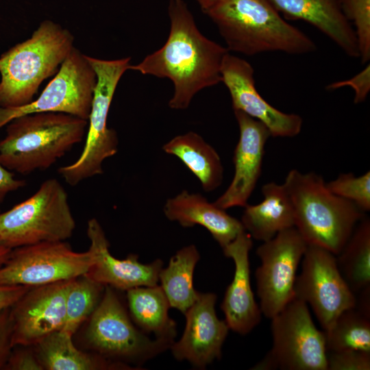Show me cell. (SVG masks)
I'll return each instance as SVG.
<instances>
[{
	"instance_id": "cell-1",
	"label": "cell",
	"mask_w": 370,
	"mask_h": 370,
	"mask_svg": "<svg viewBox=\"0 0 370 370\" xmlns=\"http://www.w3.org/2000/svg\"><path fill=\"white\" fill-rule=\"evenodd\" d=\"M168 14L170 32L164 45L130 69L169 78L174 88L169 106L184 110L200 90L221 82V66L230 51L199 31L184 0H169Z\"/></svg>"
},
{
	"instance_id": "cell-2",
	"label": "cell",
	"mask_w": 370,
	"mask_h": 370,
	"mask_svg": "<svg viewBox=\"0 0 370 370\" xmlns=\"http://www.w3.org/2000/svg\"><path fill=\"white\" fill-rule=\"evenodd\" d=\"M206 13L229 51L246 56L312 53L314 41L284 20L269 0H217Z\"/></svg>"
},
{
	"instance_id": "cell-3",
	"label": "cell",
	"mask_w": 370,
	"mask_h": 370,
	"mask_svg": "<svg viewBox=\"0 0 370 370\" xmlns=\"http://www.w3.org/2000/svg\"><path fill=\"white\" fill-rule=\"evenodd\" d=\"M0 140V162L10 171L27 175L46 170L80 143L88 120L43 112L22 115L7 125Z\"/></svg>"
},
{
	"instance_id": "cell-4",
	"label": "cell",
	"mask_w": 370,
	"mask_h": 370,
	"mask_svg": "<svg viewBox=\"0 0 370 370\" xmlns=\"http://www.w3.org/2000/svg\"><path fill=\"white\" fill-rule=\"evenodd\" d=\"M74 47L69 30L44 20L31 37L0 56V107L18 108L34 100L40 85L53 76Z\"/></svg>"
},
{
	"instance_id": "cell-5",
	"label": "cell",
	"mask_w": 370,
	"mask_h": 370,
	"mask_svg": "<svg viewBox=\"0 0 370 370\" xmlns=\"http://www.w3.org/2000/svg\"><path fill=\"white\" fill-rule=\"evenodd\" d=\"M283 185L293 206L295 227L306 243L338 255L365 212L331 193L323 178L314 172L292 169Z\"/></svg>"
},
{
	"instance_id": "cell-6",
	"label": "cell",
	"mask_w": 370,
	"mask_h": 370,
	"mask_svg": "<svg viewBox=\"0 0 370 370\" xmlns=\"http://www.w3.org/2000/svg\"><path fill=\"white\" fill-rule=\"evenodd\" d=\"M75 226L65 188L58 180L50 178L31 197L0 213V246L12 249L65 241Z\"/></svg>"
},
{
	"instance_id": "cell-7",
	"label": "cell",
	"mask_w": 370,
	"mask_h": 370,
	"mask_svg": "<svg viewBox=\"0 0 370 370\" xmlns=\"http://www.w3.org/2000/svg\"><path fill=\"white\" fill-rule=\"evenodd\" d=\"M97 76L84 147L77 160L61 166L58 173L71 186L103 173V161L117 153L116 131L107 125L110 107L123 73L130 68V57L103 60L87 56Z\"/></svg>"
},
{
	"instance_id": "cell-8",
	"label": "cell",
	"mask_w": 370,
	"mask_h": 370,
	"mask_svg": "<svg viewBox=\"0 0 370 370\" xmlns=\"http://www.w3.org/2000/svg\"><path fill=\"white\" fill-rule=\"evenodd\" d=\"M271 319L272 347L251 369L328 370L325 332L295 297Z\"/></svg>"
},
{
	"instance_id": "cell-9",
	"label": "cell",
	"mask_w": 370,
	"mask_h": 370,
	"mask_svg": "<svg viewBox=\"0 0 370 370\" xmlns=\"http://www.w3.org/2000/svg\"><path fill=\"white\" fill-rule=\"evenodd\" d=\"M86 338L98 354L110 360L140 365L170 349L172 343L137 328L114 288L106 286L89 317Z\"/></svg>"
},
{
	"instance_id": "cell-10",
	"label": "cell",
	"mask_w": 370,
	"mask_h": 370,
	"mask_svg": "<svg viewBox=\"0 0 370 370\" xmlns=\"http://www.w3.org/2000/svg\"><path fill=\"white\" fill-rule=\"evenodd\" d=\"M91 252L73 251L64 241L45 242L12 249L0 267V286L35 287L85 275Z\"/></svg>"
},
{
	"instance_id": "cell-11",
	"label": "cell",
	"mask_w": 370,
	"mask_h": 370,
	"mask_svg": "<svg viewBox=\"0 0 370 370\" xmlns=\"http://www.w3.org/2000/svg\"><path fill=\"white\" fill-rule=\"evenodd\" d=\"M96 83L87 56L74 47L38 97L21 107H0V128L16 117L36 112H61L88 120Z\"/></svg>"
},
{
	"instance_id": "cell-12",
	"label": "cell",
	"mask_w": 370,
	"mask_h": 370,
	"mask_svg": "<svg viewBox=\"0 0 370 370\" xmlns=\"http://www.w3.org/2000/svg\"><path fill=\"white\" fill-rule=\"evenodd\" d=\"M297 275L295 297L312 308L324 331L343 311L356 306V297L340 272L336 255L314 245H308Z\"/></svg>"
},
{
	"instance_id": "cell-13",
	"label": "cell",
	"mask_w": 370,
	"mask_h": 370,
	"mask_svg": "<svg viewBox=\"0 0 370 370\" xmlns=\"http://www.w3.org/2000/svg\"><path fill=\"white\" fill-rule=\"evenodd\" d=\"M308 244L290 227L263 242L256 249L261 264L255 276L262 314L271 319L295 298L297 271Z\"/></svg>"
},
{
	"instance_id": "cell-14",
	"label": "cell",
	"mask_w": 370,
	"mask_h": 370,
	"mask_svg": "<svg viewBox=\"0 0 370 370\" xmlns=\"http://www.w3.org/2000/svg\"><path fill=\"white\" fill-rule=\"evenodd\" d=\"M70 280L31 287L11 306L12 347L35 346L63 328Z\"/></svg>"
},
{
	"instance_id": "cell-15",
	"label": "cell",
	"mask_w": 370,
	"mask_h": 370,
	"mask_svg": "<svg viewBox=\"0 0 370 370\" xmlns=\"http://www.w3.org/2000/svg\"><path fill=\"white\" fill-rule=\"evenodd\" d=\"M221 73L234 110L241 111L262 123L271 136L294 137L300 133L302 118L276 109L260 95L255 86L254 69L247 60L229 52L223 61Z\"/></svg>"
},
{
	"instance_id": "cell-16",
	"label": "cell",
	"mask_w": 370,
	"mask_h": 370,
	"mask_svg": "<svg viewBox=\"0 0 370 370\" xmlns=\"http://www.w3.org/2000/svg\"><path fill=\"white\" fill-rule=\"evenodd\" d=\"M216 301L213 293H198L195 301L184 313L186 325L181 338L169 349L176 360H186L203 369L221 358L230 328L225 320L217 317Z\"/></svg>"
},
{
	"instance_id": "cell-17",
	"label": "cell",
	"mask_w": 370,
	"mask_h": 370,
	"mask_svg": "<svg viewBox=\"0 0 370 370\" xmlns=\"http://www.w3.org/2000/svg\"><path fill=\"white\" fill-rule=\"evenodd\" d=\"M239 127V139L233 156L234 173L225 191L214 204L227 210L245 207L261 174L264 147L271 134L260 121L234 110Z\"/></svg>"
},
{
	"instance_id": "cell-18",
	"label": "cell",
	"mask_w": 370,
	"mask_h": 370,
	"mask_svg": "<svg viewBox=\"0 0 370 370\" xmlns=\"http://www.w3.org/2000/svg\"><path fill=\"white\" fill-rule=\"evenodd\" d=\"M87 236L92 261L84 275L103 286L125 291L138 286L158 284L159 273L163 267L160 259L145 264L140 262L135 254L123 260L114 257L110 252L105 232L95 218L88 221Z\"/></svg>"
},
{
	"instance_id": "cell-19",
	"label": "cell",
	"mask_w": 370,
	"mask_h": 370,
	"mask_svg": "<svg viewBox=\"0 0 370 370\" xmlns=\"http://www.w3.org/2000/svg\"><path fill=\"white\" fill-rule=\"evenodd\" d=\"M252 238L245 231L223 248L224 255L233 260L235 269L221 306L230 330L241 334L249 333L261 320L262 312L251 286L249 254Z\"/></svg>"
},
{
	"instance_id": "cell-20",
	"label": "cell",
	"mask_w": 370,
	"mask_h": 370,
	"mask_svg": "<svg viewBox=\"0 0 370 370\" xmlns=\"http://www.w3.org/2000/svg\"><path fill=\"white\" fill-rule=\"evenodd\" d=\"M288 20L304 21L332 40L345 54L360 57L352 23L343 13L340 0H269Z\"/></svg>"
},
{
	"instance_id": "cell-21",
	"label": "cell",
	"mask_w": 370,
	"mask_h": 370,
	"mask_svg": "<svg viewBox=\"0 0 370 370\" xmlns=\"http://www.w3.org/2000/svg\"><path fill=\"white\" fill-rule=\"evenodd\" d=\"M168 219L185 227L199 225L211 234L223 249L245 230L241 221L199 193L182 190L169 198L164 206Z\"/></svg>"
},
{
	"instance_id": "cell-22",
	"label": "cell",
	"mask_w": 370,
	"mask_h": 370,
	"mask_svg": "<svg viewBox=\"0 0 370 370\" xmlns=\"http://www.w3.org/2000/svg\"><path fill=\"white\" fill-rule=\"evenodd\" d=\"M261 190L263 200L244 207L241 222L252 238L265 242L280 232L295 227V215L283 184L267 183Z\"/></svg>"
},
{
	"instance_id": "cell-23",
	"label": "cell",
	"mask_w": 370,
	"mask_h": 370,
	"mask_svg": "<svg viewBox=\"0 0 370 370\" xmlns=\"http://www.w3.org/2000/svg\"><path fill=\"white\" fill-rule=\"evenodd\" d=\"M72 338L73 335L60 330L34 346L35 353L44 369H134L129 365L114 362L99 354L85 353L74 345Z\"/></svg>"
},
{
	"instance_id": "cell-24",
	"label": "cell",
	"mask_w": 370,
	"mask_h": 370,
	"mask_svg": "<svg viewBox=\"0 0 370 370\" xmlns=\"http://www.w3.org/2000/svg\"><path fill=\"white\" fill-rule=\"evenodd\" d=\"M162 149L178 158L199 180L204 191L211 192L221 186L223 167L220 156L197 133L188 132L175 136Z\"/></svg>"
},
{
	"instance_id": "cell-25",
	"label": "cell",
	"mask_w": 370,
	"mask_h": 370,
	"mask_svg": "<svg viewBox=\"0 0 370 370\" xmlns=\"http://www.w3.org/2000/svg\"><path fill=\"white\" fill-rule=\"evenodd\" d=\"M126 292L130 316L139 329L173 343L176 323L169 315L171 306L161 286H138Z\"/></svg>"
},
{
	"instance_id": "cell-26",
	"label": "cell",
	"mask_w": 370,
	"mask_h": 370,
	"mask_svg": "<svg viewBox=\"0 0 370 370\" xmlns=\"http://www.w3.org/2000/svg\"><path fill=\"white\" fill-rule=\"evenodd\" d=\"M200 259L194 245L182 247L173 256L159 273L160 286L171 308L184 314L195 301L198 291L193 286V273Z\"/></svg>"
},
{
	"instance_id": "cell-27",
	"label": "cell",
	"mask_w": 370,
	"mask_h": 370,
	"mask_svg": "<svg viewBox=\"0 0 370 370\" xmlns=\"http://www.w3.org/2000/svg\"><path fill=\"white\" fill-rule=\"evenodd\" d=\"M338 269L354 293L370 286V219L365 215L336 255Z\"/></svg>"
},
{
	"instance_id": "cell-28",
	"label": "cell",
	"mask_w": 370,
	"mask_h": 370,
	"mask_svg": "<svg viewBox=\"0 0 370 370\" xmlns=\"http://www.w3.org/2000/svg\"><path fill=\"white\" fill-rule=\"evenodd\" d=\"M324 332L327 352L358 350L370 353V317L355 307L340 314Z\"/></svg>"
},
{
	"instance_id": "cell-29",
	"label": "cell",
	"mask_w": 370,
	"mask_h": 370,
	"mask_svg": "<svg viewBox=\"0 0 370 370\" xmlns=\"http://www.w3.org/2000/svg\"><path fill=\"white\" fill-rule=\"evenodd\" d=\"M105 286L83 275L71 279L65 296V322L61 329L73 336L99 303Z\"/></svg>"
},
{
	"instance_id": "cell-30",
	"label": "cell",
	"mask_w": 370,
	"mask_h": 370,
	"mask_svg": "<svg viewBox=\"0 0 370 370\" xmlns=\"http://www.w3.org/2000/svg\"><path fill=\"white\" fill-rule=\"evenodd\" d=\"M343 14L354 25L360 58L370 60V0H340Z\"/></svg>"
},
{
	"instance_id": "cell-31",
	"label": "cell",
	"mask_w": 370,
	"mask_h": 370,
	"mask_svg": "<svg viewBox=\"0 0 370 370\" xmlns=\"http://www.w3.org/2000/svg\"><path fill=\"white\" fill-rule=\"evenodd\" d=\"M334 195L354 203L365 212L370 210V172L356 177L352 173H341L335 180L326 183Z\"/></svg>"
},
{
	"instance_id": "cell-32",
	"label": "cell",
	"mask_w": 370,
	"mask_h": 370,
	"mask_svg": "<svg viewBox=\"0 0 370 370\" xmlns=\"http://www.w3.org/2000/svg\"><path fill=\"white\" fill-rule=\"evenodd\" d=\"M328 370H369L370 353L358 350L327 352Z\"/></svg>"
},
{
	"instance_id": "cell-33",
	"label": "cell",
	"mask_w": 370,
	"mask_h": 370,
	"mask_svg": "<svg viewBox=\"0 0 370 370\" xmlns=\"http://www.w3.org/2000/svg\"><path fill=\"white\" fill-rule=\"evenodd\" d=\"M344 86L352 87L354 90V102L360 103L363 102L370 91V65L367 66L360 73L352 78L338 81L327 86L328 90H335Z\"/></svg>"
},
{
	"instance_id": "cell-34",
	"label": "cell",
	"mask_w": 370,
	"mask_h": 370,
	"mask_svg": "<svg viewBox=\"0 0 370 370\" xmlns=\"http://www.w3.org/2000/svg\"><path fill=\"white\" fill-rule=\"evenodd\" d=\"M3 369L8 370H42L43 366L36 353L27 349H12Z\"/></svg>"
},
{
	"instance_id": "cell-35",
	"label": "cell",
	"mask_w": 370,
	"mask_h": 370,
	"mask_svg": "<svg viewBox=\"0 0 370 370\" xmlns=\"http://www.w3.org/2000/svg\"><path fill=\"white\" fill-rule=\"evenodd\" d=\"M10 308L0 309V369H3L12 349Z\"/></svg>"
},
{
	"instance_id": "cell-36",
	"label": "cell",
	"mask_w": 370,
	"mask_h": 370,
	"mask_svg": "<svg viewBox=\"0 0 370 370\" xmlns=\"http://www.w3.org/2000/svg\"><path fill=\"white\" fill-rule=\"evenodd\" d=\"M25 184L24 180L16 179L14 174L0 162V203L3 201L8 193L23 187Z\"/></svg>"
},
{
	"instance_id": "cell-37",
	"label": "cell",
	"mask_w": 370,
	"mask_h": 370,
	"mask_svg": "<svg viewBox=\"0 0 370 370\" xmlns=\"http://www.w3.org/2000/svg\"><path fill=\"white\" fill-rule=\"evenodd\" d=\"M31 287L27 286H0V309L12 306Z\"/></svg>"
},
{
	"instance_id": "cell-38",
	"label": "cell",
	"mask_w": 370,
	"mask_h": 370,
	"mask_svg": "<svg viewBox=\"0 0 370 370\" xmlns=\"http://www.w3.org/2000/svg\"><path fill=\"white\" fill-rule=\"evenodd\" d=\"M359 299L356 298L355 308L365 315L370 317V286L361 290Z\"/></svg>"
},
{
	"instance_id": "cell-39",
	"label": "cell",
	"mask_w": 370,
	"mask_h": 370,
	"mask_svg": "<svg viewBox=\"0 0 370 370\" xmlns=\"http://www.w3.org/2000/svg\"><path fill=\"white\" fill-rule=\"evenodd\" d=\"M11 250V249L0 246V267L6 261Z\"/></svg>"
},
{
	"instance_id": "cell-40",
	"label": "cell",
	"mask_w": 370,
	"mask_h": 370,
	"mask_svg": "<svg viewBox=\"0 0 370 370\" xmlns=\"http://www.w3.org/2000/svg\"><path fill=\"white\" fill-rule=\"evenodd\" d=\"M201 10L205 12L208 10L217 0H196Z\"/></svg>"
},
{
	"instance_id": "cell-41",
	"label": "cell",
	"mask_w": 370,
	"mask_h": 370,
	"mask_svg": "<svg viewBox=\"0 0 370 370\" xmlns=\"http://www.w3.org/2000/svg\"><path fill=\"white\" fill-rule=\"evenodd\" d=\"M1 213V212H0Z\"/></svg>"
}]
</instances>
